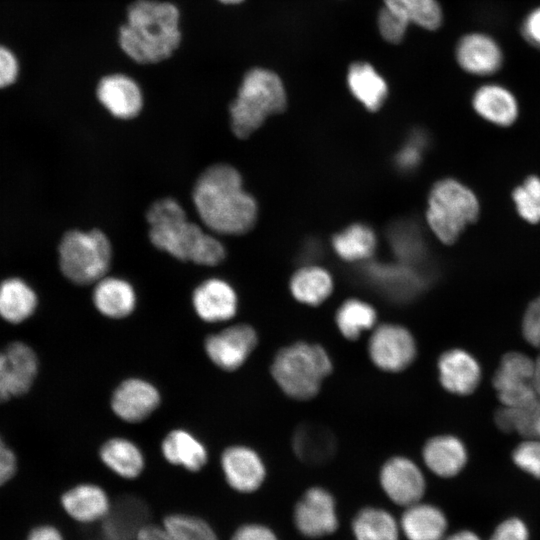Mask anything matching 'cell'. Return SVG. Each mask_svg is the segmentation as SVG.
I'll use <instances>...</instances> for the list:
<instances>
[{"label": "cell", "instance_id": "6da1fadb", "mask_svg": "<svg viewBox=\"0 0 540 540\" xmlns=\"http://www.w3.org/2000/svg\"><path fill=\"white\" fill-rule=\"evenodd\" d=\"M192 196L200 219L216 233L244 234L255 224L256 202L243 190L239 172L228 164L218 163L204 170Z\"/></svg>", "mask_w": 540, "mask_h": 540}, {"label": "cell", "instance_id": "7a4b0ae2", "mask_svg": "<svg viewBox=\"0 0 540 540\" xmlns=\"http://www.w3.org/2000/svg\"><path fill=\"white\" fill-rule=\"evenodd\" d=\"M181 40L180 11L169 1H133L118 31L121 50L140 65L166 61L177 51Z\"/></svg>", "mask_w": 540, "mask_h": 540}, {"label": "cell", "instance_id": "3957f363", "mask_svg": "<svg viewBox=\"0 0 540 540\" xmlns=\"http://www.w3.org/2000/svg\"><path fill=\"white\" fill-rule=\"evenodd\" d=\"M149 238L153 245L181 261L215 266L225 258L223 245L187 220L182 206L173 198L155 201L148 209Z\"/></svg>", "mask_w": 540, "mask_h": 540}, {"label": "cell", "instance_id": "277c9868", "mask_svg": "<svg viewBox=\"0 0 540 540\" xmlns=\"http://www.w3.org/2000/svg\"><path fill=\"white\" fill-rule=\"evenodd\" d=\"M285 106L286 93L280 77L266 67L253 66L243 74L228 104L230 127L235 136L245 139Z\"/></svg>", "mask_w": 540, "mask_h": 540}, {"label": "cell", "instance_id": "5b68a950", "mask_svg": "<svg viewBox=\"0 0 540 540\" xmlns=\"http://www.w3.org/2000/svg\"><path fill=\"white\" fill-rule=\"evenodd\" d=\"M331 370V359L325 349L306 342H297L279 350L271 366L278 386L297 400L314 397Z\"/></svg>", "mask_w": 540, "mask_h": 540}, {"label": "cell", "instance_id": "8992f818", "mask_svg": "<svg viewBox=\"0 0 540 540\" xmlns=\"http://www.w3.org/2000/svg\"><path fill=\"white\" fill-rule=\"evenodd\" d=\"M480 206L476 195L454 179L437 182L428 199L427 221L437 238L453 244L463 230L475 222Z\"/></svg>", "mask_w": 540, "mask_h": 540}, {"label": "cell", "instance_id": "52a82bcc", "mask_svg": "<svg viewBox=\"0 0 540 540\" xmlns=\"http://www.w3.org/2000/svg\"><path fill=\"white\" fill-rule=\"evenodd\" d=\"M111 244L98 229L68 231L59 246L64 276L78 285L95 284L106 276L111 262Z\"/></svg>", "mask_w": 540, "mask_h": 540}, {"label": "cell", "instance_id": "ba28073f", "mask_svg": "<svg viewBox=\"0 0 540 540\" xmlns=\"http://www.w3.org/2000/svg\"><path fill=\"white\" fill-rule=\"evenodd\" d=\"M291 520L294 529L307 540H321L340 528V515L334 495L324 487L306 489L295 502Z\"/></svg>", "mask_w": 540, "mask_h": 540}, {"label": "cell", "instance_id": "9c48e42d", "mask_svg": "<svg viewBox=\"0 0 540 540\" xmlns=\"http://www.w3.org/2000/svg\"><path fill=\"white\" fill-rule=\"evenodd\" d=\"M533 378V362L520 352H510L502 358L493 383L506 407L529 408L538 401Z\"/></svg>", "mask_w": 540, "mask_h": 540}, {"label": "cell", "instance_id": "30bf717a", "mask_svg": "<svg viewBox=\"0 0 540 540\" xmlns=\"http://www.w3.org/2000/svg\"><path fill=\"white\" fill-rule=\"evenodd\" d=\"M368 352L373 363L387 372L407 368L416 356V343L412 334L397 324H382L372 333Z\"/></svg>", "mask_w": 540, "mask_h": 540}, {"label": "cell", "instance_id": "8fae6325", "mask_svg": "<svg viewBox=\"0 0 540 540\" xmlns=\"http://www.w3.org/2000/svg\"><path fill=\"white\" fill-rule=\"evenodd\" d=\"M379 483L385 496L399 507H408L422 500L426 480L419 466L411 459L395 456L381 467Z\"/></svg>", "mask_w": 540, "mask_h": 540}, {"label": "cell", "instance_id": "7c38bea8", "mask_svg": "<svg viewBox=\"0 0 540 540\" xmlns=\"http://www.w3.org/2000/svg\"><path fill=\"white\" fill-rule=\"evenodd\" d=\"M95 96L105 111L121 120L136 118L145 106L140 84L123 72L103 75L96 84Z\"/></svg>", "mask_w": 540, "mask_h": 540}, {"label": "cell", "instance_id": "4fadbf2b", "mask_svg": "<svg viewBox=\"0 0 540 540\" xmlns=\"http://www.w3.org/2000/svg\"><path fill=\"white\" fill-rule=\"evenodd\" d=\"M257 342V333L252 326L235 324L206 337L204 349L219 369L235 371L245 363Z\"/></svg>", "mask_w": 540, "mask_h": 540}, {"label": "cell", "instance_id": "5bb4252c", "mask_svg": "<svg viewBox=\"0 0 540 540\" xmlns=\"http://www.w3.org/2000/svg\"><path fill=\"white\" fill-rule=\"evenodd\" d=\"M38 373V359L26 343H10L0 352V403L27 393Z\"/></svg>", "mask_w": 540, "mask_h": 540}, {"label": "cell", "instance_id": "9a60e30c", "mask_svg": "<svg viewBox=\"0 0 540 540\" xmlns=\"http://www.w3.org/2000/svg\"><path fill=\"white\" fill-rule=\"evenodd\" d=\"M160 402L159 390L152 383L141 378H128L113 391L110 405L121 420L138 423L147 419Z\"/></svg>", "mask_w": 540, "mask_h": 540}, {"label": "cell", "instance_id": "2e32d148", "mask_svg": "<svg viewBox=\"0 0 540 540\" xmlns=\"http://www.w3.org/2000/svg\"><path fill=\"white\" fill-rule=\"evenodd\" d=\"M221 467L228 485L240 493L255 492L266 478L261 457L244 445L227 447L221 455Z\"/></svg>", "mask_w": 540, "mask_h": 540}, {"label": "cell", "instance_id": "e0dca14e", "mask_svg": "<svg viewBox=\"0 0 540 540\" xmlns=\"http://www.w3.org/2000/svg\"><path fill=\"white\" fill-rule=\"evenodd\" d=\"M459 66L467 73L488 76L496 73L503 64V52L490 35L473 32L463 36L455 50Z\"/></svg>", "mask_w": 540, "mask_h": 540}, {"label": "cell", "instance_id": "ac0fdd59", "mask_svg": "<svg viewBox=\"0 0 540 540\" xmlns=\"http://www.w3.org/2000/svg\"><path fill=\"white\" fill-rule=\"evenodd\" d=\"M192 305L201 320L218 323L236 315L238 300L229 283L219 278H210L194 289Z\"/></svg>", "mask_w": 540, "mask_h": 540}, {"label": "cell", "instance_id": "d6986e66", "mask_svg": "<svg viewBox=\"0 0 540 540\" xmlns=\"http://www.w3.org/2000/svg\"><path fill=\"white\" fill-rule=\"evenodd\" d=\"M399 525L406 540H444L449 523L440 507L419 501L404 508Z\"/></svg>", "mask_w": 540, "mask_h": 540}, {"label": "cell", "instance_id": "ffe728a7", "mask_svg": "<svg viewBox=\"0 0 540 540\" xmlns=\"http://www.w3.org/2000/svg\"><path fill=\"white\" fill-rule=\"evenodd\" d=\"M438 372L442 386L458 395L472 393L481 378L478 361L462 349L444 352L438 360Z\"/></svg>", "mask_w": 540, "mask_h": 540}, {"label": "cell", "instance_id": "44dd1931", "mask_svg": "<svg viewBox=\"0 0 540 540\" xmlns=\"http://www.w3.org/2000/svg\"><path fill=\"white\" fill-rule=\"evenodd\" d=\"M472 106L484 120L503 127L513 124L519 113L514 94L495 83L480 86L473 95Z\"/></svg>", "mask_w": 540, "mask_h": 540}, {"label": "cell", "instance_id": "7402d4cb", "mask_svg": "<svg viewBox=\"0 0 540 540\" xmlns=\"http://www.w3.org/2000/svg\"><path fill=\"white\" fill-rule=\"evenodd\" d=\"M422 455L427 468L442 478H451L459 474L468 459L464 444L452 435H440L429 439Z\"/></svg>", "mask_w": 540, "mask_h": 540}, {"label": "cell", "instance_id": "603a6c76", "mask_svg": "<svg viewBox=\"0 0 540 540\" xmlns=\"http://www.w3.org/2000/svg\"><path fill=\"white\" fill-rule=\"evenodd\" d=\"M147 518L145 503L136 497H123L110 507L104 517L103 531L109 540H135Z\"/></svg>", "mask_w": 540, "mask_h": 540}, {"label": "cell", "instance_id": "cb8c5ba5", "mask_svg": "<svg viewBox=\"0 0 540 540\" xmlns=\"http://www.w3.org/2000/svg\"><path fill=\"white\" fill-rule=\"evenodd\" d=\"M93 303L99 313L107 318L122 319L129 316L136 306L132 285L117 277H103L95 283Z\"/></svg>", "mask_w": 540, "mask_h": 540}, {"label": "cell", "instance_id": "d4e9b609", "mask_svg": "<svg viewBox=\"0 0 540 540\" xmlns=\"http://www.w3.org/2000/svg\"><path fill=\"white\" fill-rule=\"evenodd\" d=\"M353 540H400L399 520L380 506H363L350 519Z\"/></svg>", "mask_w": 540, "mask_h": 540}, {"label": "cell", "instance_id": "484cf974", "mask_svg": "<svg viewBox=\"0 0 540 540\" xmlns=\"http://www.w3.org/2000/svg\"><path fill=\"white\" fill-rule=\"evenodd\" d=\"M163 457L173 465L197 472L207 462L208 452L205 445L190 431L174 429L162 440Z\"/></svg>", "mask_w": 540, "mask_h": 540}, {"label": "cell", "instance_id": "4316f807", "mask_svg": "<svg viewBox=\"0 0 540 540\" xmlns=\"http://www.w3.org/2000/svg\"><path fill=\"white\" fill-rule=\"evenodd\" d=\"M61 503L73 519L83 523L104 518L111 507L105 491L88 483L77 485L65 492Z\"/></svg>", "mask_w": 540, "mask_h": 540}, {"label": "cell", "instance_id": "83f0119b", "mask_svg": "<svg viewBox=\"0 0 540 540\" xmlns=\"http://www.w3.org/2000/svg\"><path fill=\"white\" fill-rule=\"evenodd\" d=\"M347 82L352 94L370 111L378 110L387 97V84L367 62L357 61L348 69Z\"/></svg>", "mask_w": 540, "mask_h": 540}, {"label": "cell", "instance_id": "f1b7e54d", "mask_svg": "<svg viewBox=\"0 0 540 540\" xmlns=\"http://www.w3.org/2000/svg\"><path fill=\"white\" fill-rule=\"evenodd\" d=\"M99 456L106 467L126 479L138 477L145 465L140 448L133 441L123 437L105 441L100 448Z\"/></svg>", "mask_w": 540, "mask_h": 540}, {"label": "cell", "instance_id": "f546056e", "mask_svg": "<svg viewBox=\"0 0 540 540\" xmlns=\"http://www.w3.org/2000/svg\"><path fill=\"white\" fill-rule=\"evenodd\" d=\"M37 295L22 279L9 278L0 284V317L18 324L27 320L37 308Z\"/></svg>", "mask_w": 540, "mask_h": 540}, {"label": "cell", "instance_id": "4dcf8cb0", "mask_svg": "<svg viewBox=\"0 0 540 540\" xmlns=\"http://www.w3.org/2000/svg\"><path fill=\"white\" fill-rule=\"evenodd\" d=\"M292 295L299 302L307 305H319L332 292L333 282L330 274L316 266L299 269L291 278Z\"/></svg>", "mask_w": 540, "mask_h": 540}, {"label": "cell", "instance_id": "1f68e13d", "mask_svg": "<svg viewBox=\"0 0 540 540\" xmlns=\"http://www.w3.org/2000/svg\"><path fill=\"white\" fill-rule=\"evenodd\" d=\"M384 6L408 24L435 30L442 23V9L437 0H384Z\"/></svg>", "mask_w": 540, "mask_h": 540}, {"label": "cell", "instance_id": "d6a6232c", "mask_svg": "<svg viewBox=\"0 0 540 540\" xmlns=\"http://www.w3.org/2000/svg\"><path fill=\"white\" fill-rule=\"evenodd\" d=\"M377 315L374 308L358 299L345 301L336 313V324L344 337L355 340L374 327Z\"/></svg>", "mask_w": 540, "mask_h": 540}, {"label": "cell", "instance_id": "836d02e7", "mask_svg": "<svg viewBox=\"0 0 540 540\" xmlns=\"http://www.w3.org/2000/svg\"><path fill=\"white\" fill-rule=\"evenodd\" d=\"M375 245L373 231L362 224H354L333 238L335 251L341 258L348 261L371 256Z\"/></svg>", "mask_w": 540, "mask_h": 540}, {"label": "cell", "instance_id": "e575fe53", "mask_svg": "<svg viewBox=\"0 0 540 540\" xmlns=\"http://www.w3.org/2000/svg\"><path fill=\"white\" fill-rule=\"evenodd\" d=\"M164 527L176 540H218L204 520L186 514H172L164 519Z\"/></svg>", "mask_w": 540, "mask_h": 540}, {"label": "cell", "instance_id": "d590c367", "mask_svg": "<svg viewBox=\"0 0 540 540\" xmlns=\"http://www.w3.org/2000/svg\"><path fill=\"white\" fill-rule=\"evenodd\" d=\"M512 199L519 216L525 221L536 224L540 222V178L529 176L517 186Z\"/></svg>", "mask_w": 540, "mask_h": 540}, {"label": "cell", "instance_id": "8d00e7d4", "mask_svg": "<svg viewBox=\"0 0 540 540\" xmlns=\"http://www.w3.org/2000/svg\"><path fill=\"white\" fill-rule=\"evenodd\" d=\"M514 464L523 472L540 479V442L526 441L513 451Z\"/></svg>", "mask_w": 540, "mask_h": 540}, {"label": "cell", "instance_id": "74e56055", "mask_svg": "<svg viewBox=\"0 0 540 540\" xmlns=\"http://www.w3.org/2000/svg\"><path fill=\"white\" fill-rule=\"evenodd\" d=\"M377 25L384 40L392 44H398L403 40L409 24L383 6L378 14Z\"/></svg>", "mask_w": 540, "mask_h": 540}, {"label": "cell", "instance_id": "f35d334b", "mask_svg": "<svg viewBox=\"0 0 540 540\" xmlns=\"http://www.w3.org/2000/svg\"><path fill=\"white\" fill-rule=\"evenodd\" d=\"M394 249L404 260H418L423 256L421 238L407 228L395 229L392 237Z\"/></svg>", "mask_w": 540, "mask_h": 540}, {"label": "cell", "instance_id": "ab89813d", "mask_svg": "<svg viewBox=\"0 0 540 540\" xmlns=\"http://www.w3.org/2000/svg\"><path fill=\"white\" fill-rule=\"evenodd\" d=\"M488 540H530V530L522 518L510 516L496 525Z\"/></svg>", "mask_w": 540, "mask_h": 540}, {"label": "cell", "instance_id": "60d3db41", "mask_svg": "<svg viewBox=\"0 0 540 540\" xmlns=\"http://www.w3.org/2000/svg\"><path fill=\"white\" fill-rule=\"evenodd\" d=\"M525 339L540 347V296L527 308L522 324Z\"/></svg>", "mask_w": 540, "mask_h": 540}, {"label": "cell", "instance_id": "b9f144b4", "mask_svg": "<svg viewBox=\"0 0 540 540\" xmlns=\"http://www.w3.org/2000/svg\"><path fill=\"white\" fill-rule=\"evenodd\" d=\"M19 74V62L8 47L0 45V89L12 85Z\"/></svg>", "mask_w": 540, "mask_h": 540}, {"label": "cell", "instance_id": "7bdbcfd3", "mask_svg": "<svg viewBox=\"0 0 540 540\" xmlns=\"http://www.w3.org/2000/svg\"><path fill=\"white\" fill-rule=\"evenodd\" d=\"M230 540H279V537L267 525L246 523L235 530Z\"/></svg>", "mask_w": 540, "mask_h": 540}, {"label": "cell", "instance_id": "ee69618b", "mask_svg": "<svg viewBox=\"0 0 540 540\" xmlns=\"http://www.w3.org/2000/svg\"><path fill=\"white\" fill-rule=\"evenodd\" d=\"M521 32L527 42L540 49V7L527 14Z\"/></svg>", "mask_w": 540, "mask_h": 540}, {"label": "cell", "instance_id": "f6af8a7d", "mask_svg": "<svg viewBox=\"0 0 540 540\" xmlns=\"http://www.w3.org/2000/svg\"><path fill=\"white\" fill-rule=\"evenodd\" d=\"M17 460L14 452L0 437V486L6 483L16 472Z\"/></svg>", "mask_w": 540, "mask_h": 540}, {"label": "cell", "instance_id": "bcb514c9", "mask_svg": "<svg viewBox=\"0 0 540 540\" xmlns=\"http://www.w3.org/2000/svg\"><path fill=\"white\" fill-rule=\"evenodd\" d=\"M424 140L422 137L413 138L398 156V163L403 168L414 167L421 158L422 146Z\"/></svg>", "mask_w": 540, "mask_h": 540}, {"label": "cell", "instance_id": "7dc6e473", "mask_svg": "<svg viewBox=\"0 0 540 540\" xmlns=\"http://www.w3.org/2000/svg\"><path fill=\"white\" fill-rule=\"evenodd\" d=\"M135 540H176L165 527L156 525L143 526L136 535Z\"/></svg>", "mask_w": 540, "mask_h": 540}, {"label": "cell", "instance_id": "c3c4849f", "mask_svg": "<svg viewBox=\"0 0 540 540\" xmlns=\"http://www.w3.org/2000/svg\"><path fill=\"white\" fill-rule=\"evenodd\" d=\"M28 540H63L58 530L51 526H41L34 529Z\"/></svg>", "mask_w": 540, "mask_h": 540}, {"label": "cell", "instance_id": "681fc988", "mask_svg": "<svg viewBox=\"0 0 540 540\" xmlns=\"http://www.w3.org/2000/svg\"><path fill=\"white\" fill-rule=\"evenodd\" d=\"M444 540H482V538L472 530L462 529L446 536Z\"/></svg>", "mask_w": 540, "mask_h": 540}, {"label": "cell", "instance_id": "f907efd6", "mask_svg": "<svg viewBox=\"0 0 540 540\" xmlns=\"http://www.w3.org/2000/svg\"><path fill=\"white\" fill-rule=\"evenodd\" d=\"M534 386L538 393H540V357L536 364H534Z\"/></svg>", "mask_w": 540, "mask_h": 540}, {"label": "cell", "instance_id": "816d5d0a", "mask_svg": "<svg viewBox=\"0 0 540 540\" xmlns=\"http://www.w3.org/2000/svg\"><path fill=\"white\" fill-rule=\"evenodd\" d=\"M221 4L235 6L242 4L245 0H217Z\"/></svg>", "mask_w": 540, "mask_h": 540}, {"label": "cell", "instance_id": "f5cc1de1", "mask_svg": "<svg viewBox=\"0 0 540 540\" xmlns=\"http://www.w3.org/2000/svg\"><path fill=\"white\" fill-rule=\"evenodd\" d=\"M106 540H109V539L106 538Z\"/></svg>", "mask_w": 540, "mask_h": 540}]
</instances>
